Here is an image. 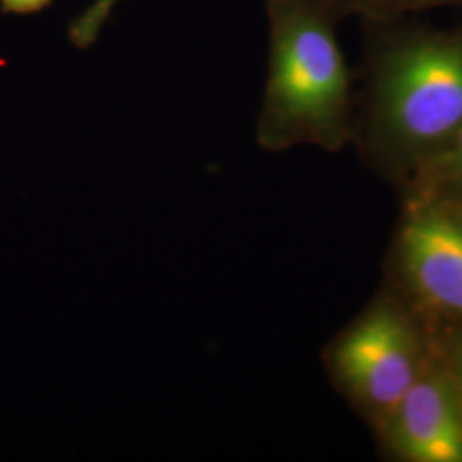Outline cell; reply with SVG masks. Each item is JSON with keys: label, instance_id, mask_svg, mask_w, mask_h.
<instances>
[{"label": "cell", "instance_id": "1", "mask_svg": "<svg viewBox=\"0 0 462 462\" xmlns=\"http://www.w3.org/2000/svg\"><path fill=\"white\" fill-rule=\"evenodd\" d=\"M462 127V30L402 28L370 53L355 141L401 187Z\"/></svg>", "mask_w": 462, "mask_h": 462}, {"label": "cell", "instance_id": "2", "mask_svg": "<svg viewBox=\"0 0 462 462\" xmlns=\"http://www.w3.org/2000/svg\"><path fill=\"white\" fill-rule=\"evenodd\" d=\"M269 57L257 143L271 152L355 141L349 67L328 0H267Z\"/></svg>", "mask_w": 462, "mask_h": 462}, {"label": "cell", "instance_id": "3", "mask_svg": "<svg viewBox=\"0 0 462 462\" xmlns=\"http://www.w3.org/2000/svg\"><path fill=\"white\" fill-rule=\"evenodd\" d=\"M427 322L383 290L324 349L337 393L377 430L410 391L431 353Z\"/></svg>", "mask_w": 462, "mask_h": 462}, {"label": "cell", "instance_id": "4", "mask_svg": "<svg viewBox=\"0 0 462 462\" xmlns=\"http://www.w3.org/2000/svg\"><path fill=\"white\" fill-rule=\"evenodd\" d=\"M387 271L389 290L427 324L462 326V208L402 199Z\"/></svg>", "mask_w": 462, "mask_h": 462}, {"label": "cell", "instance_id": "5", "mask_svg": "<svg viewBox=\"0 0 462 462\" xmlns=\"http://www.w3.org/2000/svg\"><path fill=\"white\" fill-rule=\"evenodd\" d=\"M374 433L396 461L462 462L461 399L435 345L410 391Z\"/></svg>", "mask_w": 462, "mask_h": 462}, {"label": "cell", "instance_id": "6", "mask_svg": "<svg viewBox=\"0 0 462 462\" xmlns=\"http://www.w3.org/2000/svg\"><path fill=\"white\" fill-rule=\"evenodd\" d=\"M399 189L402 199L439 200L462 208V127Z\"/></svg>", "mask_w": 462, "mask_h": 462}, {"label": "cell", "instance_id": "7", "mask_svg": "<svg viewBox=\"0 0 462 462\" xmlns=\"http://www.w3.org/2000/svg\"><path fill=\"white\" fill-rule=\"evenodd\" d=\"M341 17L360 16L370 21H389L408 13L440 5L462 4V0H328Z\"/></svg>", "mask_w": 462, "mask_h": 462}, {"label": "cell", "instance_id": "8", "mask_svg": "<svg viewBox=\"0 0 462 462\" xmlns=\"http://www.w3.org/2000/svg\"><path fill=\"white\" fill-rule=\"evenodd\" d=\"M118 2L120 0H93V4L88 5L69 26V38L72 45L78 49H89L98 40L106 19Z\"/></svg>", "mask_w": 462, "mask_h": 462}, {"label": "cell", "instance_id": "9", "mask_svg": "<svg viewBox=\"0 0 462 462\" xmlns=\"http://www.w3.org/2000/svg\"><path fill=\"white\" fill-rule=\"evenodd\" d=\"M433 345L440 353L462 404V326L427 324Z\"/></svg>", "mask_w": 462, "mask_h": 462}, {"label": "cell", "instance_id": "10", "mask_svg": "<svg viewBox=\"0 0 462 462\" xmlns=\"http://www.w3.org/2000/svg\"><path fill=\"white\" fill-rule=\"evenodd\" d=\"M53 0H0V9L5 14L28 16L47 9Z\"/></svg>", "mask_w": 462, "mask_h": 462}]
</instances>
